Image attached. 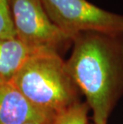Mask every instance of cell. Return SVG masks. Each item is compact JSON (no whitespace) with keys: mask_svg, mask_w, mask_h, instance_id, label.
<instances>
[{"mask_svg":"<svg viewBox=\"0 0 123 124\" xmlns=\"http://www.w3.org/2000/svg\"><path fill=\"white\" fill-rule=\"evenodd\" d=\"M67 70L95 123H107L123 93V35L87 31L74 36Z\"/></svg>","mask_w":123,"mask_h":124,"instance_id":"1","label":"cell"},{"mask_svg":"<svg viewBox=\"0 0 123 124\" xmlns=\"http://www.w3.org/2000/svg\"><path fill=\"white\" fill-rule=\"evenodd\" d=\"M29 102L57 115L79 102V90L59 53H34L11 80Z\"/></svg>","mask_w":123,"mask_h":124,"instance_id":"2","label":"cell"},{"mask_svg":"<svg viewBox=\"0 0 123 124\" xmlns=\"http://www.w3.org/2000/svg\"><path fill=\"white\" fill-rule=\"evenodd\" d=\"M51 20L64 32L96 31L123 35V15L104 10L87 0H40Z\"/></svg>","mask_w":123,"mask_h":124,"instance_id":"3","label":"cell"},{"mask_svg":"<svg viewBox=\"0 0 123 124\" xmlns=\"http://www.w3.org/2000/svg\"><path fill=\"white\" fill-rule=\"evenodd\" d=\"M10 6L16 38L30 49L59 53L73 43L74 38L52 22L40 0H10Z\"/></svg>","mask_w":123,"mask_h":124,"instance_id":"4","label":"cell"},{"mask_svg":"<svg viewBox=\"0 0 123 124\" xmlns=\"http://www.w3.org/2000/svg\"><path fill=\"white\" fill-rule=\"evenodd\" d=\"M55 116L35 107L11 81L0 78V124L51 123Z\"/></svg>","mask_w":123,"mask_h":124,"instance_id":"5","label":"cell"},{"mask_svg":"<svg viewBox=\"0 0 123 124\" xmlns=\"http://www.w3.org/2000/svg\"><path fill=\"white\" fill-rule=\"evenodd\" d=\"M34 51L16 39H0V78L11 80L31 55Z\"/></svg>","mask_w":123,"mask_h":124,"instance_id":"6","label":"cell"},{"mask_svg":"<svg viewBox=\"0 0 123 124\" xmlns=\"http://www.w3.org/2000/svg\"><path fill=\"white\" fill-rule=\"evenodd\" d=\"M89 110L86 102L79 101L58 113L52 124H86Z\"/></svg>","mask_w":123,"mask_h":124,"instance_id":"7","label":"cell"},{"mask_svg":"<svg viewBox=\"0 0 123 124\" xmlns=\"http://www.w3.org/2000/svg\"><path fill=\"white\" fill-rule=\"evenodd\" d=\"M16 39L10 0H0V39Z\"/></svg>","mask_w":123,"mask_h":124,"instance_id":"8","label":"cell"},{"mask_svg":"<svg viewBox=\"0 0 123 124\" xmlns=\"http://www.w3.org/2000/svg\"><path fill=\"white\" fill-rule=\"evenodd\" d=\"M52 123H24V124H52Z\"/></svg>","mask_w":123,"mask_h":124,"instance_id":"9","label":"cell"},{"mask_svg":"<svg viewBox=\"0 0 123 124\" xmlns=\"http://www.w3.org/2000/svg\"><path fill=\"white\" fill-rule=\"evenodd\" d=\"M91 124H107V123H94V122H93Z\"/></svg>","mask_w":123,"mask_h":124,"instance_id":"10","label":"cell"}]
</instances>
